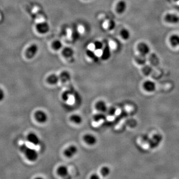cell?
<instances>
[{
	"mask_svg": "<svg viewBox=\"0 0 179 179\" xmlns=\"http://www.w3.org/2000/svg\"><path fill=\"white\" fill-rule=\"evenodd\" d=\"M78 151V149L76 146L71 145L67 147V148L65 149L64 151V154L67 158H72L77 154Z\"/></svg>",
	"mask_w": 179,
	"mask_h": 179,
	"instance_id": "4",
	"label": "cell"
},
{
	"mask_svg": "<svg viewBox=\"0 0 179 179\" xmlns=\"http://www.w3.org/2000/svg\"><path fill=\"white\" fill-rule=\"evenodd\" d=\"M71 122L76 124H79L82 122L83 118L80 115L77 114H72L70 118Z\"/></svg>",
	"mask_w": 179,
	"mask_h": 179,
	"instance_id": "19",
	"label": "cell"
},
{
	"mask_svg": "<svg viewBox=\"0 0 179 179\" xmlns=\"http://www.w3.org/2000/svg\"><path fill=\"white\" fill-rule=\"evenodd\" d=\"M70 96V93L69 91L64 92L61 96L62 99L63 101H65V102L68 101Z\"/></svg>",
	"mask_w": 179,
	"mask_h": 179,
	"instance_id": "26",
	"label": "cell"
},
{
	"mask_svg": "<svg viewBox=\"0 0 179 179\" xmlns=\"http://www.w3.org/2000/svg\"><path fill=\"white\" fill-rule=\"evenodd\" d=\"M111 57V52L110 47L109 44L107 43L103 49V52L102 54L101 58L103 60H108Z\"/></svg>",
	"mask_w": 179,
	"mask_h": 179,
	"instance_id": "11",
	"label": "cell"
},
{
	"mask_svg": "<svg viewBox=\"0 0 179 179\" xmlns=\"http://www.w3.org/2000/svg\"><path fill=\"white\" fill-rule=\"evenodd\" d=\"M60 81L59 76L57 75L52 74L49 75L46 79V81L48 84L51 85H55Z\"/></svg>",
	"mask_w": 179,
	"mask_h": 179,
	"instance_id": "14",
	"label": "cell"
},
{
	"mask_svg": "<svg viewBox=\"0 0 179 179\" xmlns=\"http://www.w3.org/2000/svg\"><path fill=\"white\" fill-rule=\"evenodd\" d=\"M86 54L88 57L92 59L94 62H98L99 60V57L92 50L88 49L86 51Z\"/></svg>",
	"mask_w": 179,
	"mask_h": 179,
	"instance_id": "21",
	"label": "cell"
},
{
	"mask_svg": "<svg viewBox=\"0 0 179 179\" xmlns=\"http://www.w3.org/2000/svg\"><path fill=\"white\" fill-rule=\"evenodd\" d=\"M63 55L66 58H72L74 54V50L70 47H66L62 51Z\"/></svg>",
	"mask_w": 179,
	"mask_h": 179,
	"instance_id": "17",
	"label": "cell"
},
{
	"mask_svg": "<svg viewBox=\"0 0 179 179\" xmlns=\"http://www.w3.org/2000/svg\"><path fill=\"white\" fill-rule=\"evenodd\" d=\"M27 140L29 141V143L32 144L33 145H38L40 143V139L36 134L34 132H31L27 135Z\"/></svg>",
	"mask_w": 179,
	"mask_h": 179,
	"instance_id": "7",
	"label": "cell"
},
{
	"mask_svg": "<svg viewBox=\"0 0 179 179\" xmlns=\"http://www.w3.org/2000/svg\"><path fill=\"white\" fill-rule=\"evenodd\" d=\"M116 27V23L114 21H111L109 23V29L110 30H113Z\"/></svg>",
	"mask_w": 179,
	"mask_h": 179,
	"instance_id": "29",
	"label": "cell"
},
{
	"mask_svg": "<svg viewBox=\"0 0 179 179\" xmlns=\"http://www.w3.org/2000/svg\"><path fill=\"white\" fill-rule=\"evenodd\" d=\"M99 176L97 174H92L91 176L90 177V179H98L100 178Z\"/></svg>",
	"mask_w": 179,
	"mask_h": 179,
	"instance_id": "30",
	"label": "cell"
},
{
	"mask_svg": "<svg viewBox=\"0 0 179 179\" xmlns=\"http://www.w3.org/2000/svg\"><path fill=\"white\" fill-rule=\"evenodd\" d=\"M83 140L86 144L91 146L95 145L97 142V139L96 137L92 134H85L83 137Z\"/></svg>",
	"mask_w": 179,
	"mask_h": 179,
	"instance_id": "9",
	"label": "cell"
},
{
	"mask_svg": "<svg viewBox=\"0 0 179 179\" xmlns=\"http://www.w3.org/2000/svg\"><path fill=\"white\" fill-rule=\"evenodd\" d=\"M107 112L109 115L111 116H112L115 114L116 112V110L114 107H111L110 108L108 109Z\"/></svg>",
	"mask_w": 179,
	"mask_h": 179,
	"instance_id": "27",
	"label": "cell"
},
{
	"mask_svg": "<svg viewBox=\"0 0 179 179\" xmlns=\"http://www.w3.org/2000/svg\"><path fill=\"white\" fill-rule=\"evenodd\" d=\"M144 89L149 93H152L156 90V86L154 82L151 80H147L143 84Z\"/></svg>",
	"mask_w": 179,
	"mask_h": 179,
	"instance_id": "8",
	"label": "cell"
},
{
	"mask_svg": "<svg viewBox=\"0 0 179 179\" xmlns=\"http://www.w3.org/2000/svg\"><path fill=\"white\" fill-rule=\"evenodd\" d=\"M36 29L38 33L40 34H44L48 33L50 30V26L49 24L46 22L43 21L38 23L36 25Z\"/></svg>",
	"mask_w": 179,
	"mask_h": 179,
	"instance_id": "5",
	"label": "cell"
},
{
	"mask_svg": "<svg viewBox=\"0 0 179 179\" xmlns=\"http://www.w3.org/2000/svg\"><path fill=\"white\" fill-rule=\"evenodd\" d=\"M5 96H6L5 92L3 90V89L0 88V102L4 101L5 98Z\"/></svg>",
	"mask_w": 179,
	"mask_h": 179,
	"instance_id": "28",
	"label": "cell"
},
{
	"mask_svg": "<svg viewBox=\"0 0 179 179\" xmlns=\"http://www.w3.org/2000/svg\"><path fill=\"white\" fill-rule=\"evenodd\" d=\"M169 41L170 44L174 47L179 46V35L173 34L170 37Z\"/></svg>",
	"mask_w": 179,
	"mask_h": 179,
	"instance_id": "18",
	"label": "cell"
},
{
	"mask_svg": "<svg viewBox=\"0 0 179 179\" xmlns=\"http://www.w3.org/2000/svg\"><path fill=\"white\" fill-rule=\"evenodd\" d=\"M95 108L98 112L103 113L106 112L108 109L106 103L103 101L97 102L96 104Z\"/></svg>",
	"mask_w": 179,
	"mask_h": 179,
	"instance_id": "13",
	"label": "cell"
},
{
	"mask_svg": "<svg viewBox=\"0 0 179 179\" xmlns=\"http://www.w3.org/2000/svg\"><path fill=\"white\" fill-rule=\"evenodd\" d=\"M94 120L96 122H99L101 120H104L106 118V116L104 114H103V112H100L97 114L94 115L93 117Z\"/></svg>",
	"mask_w": 179,
	"mask_h": 179,
	"instance_id": "22",
	"label": "cell"
},
{
	"mask_svg": "<svg viewBox=\"0 0 179 179\" xmlns=\"http://www.w3.org/2000/svg\"><path fill=\"white\" fill-rule=\"evenodd\" d=\"M137 49L142 55H147L150 51V49L148 44L145 42H140L137 45Z\"/></svg>",
	"mask_w": 179,
	"mask_h": 179,
	"instance_id": "6",
	"label": "cell"
},
{
	"mask_svg": "<svg viewBox=\"0 0 179 179\" xmlns=\"http://www.w3.org/2000/svg\"><path fill=\"white\" fill-rule=\"evenodd\" d=\"M165 21L169 23L175 24L179 22V17L174 13H168L165 17Z\"/></svg>",
	"mask_w": 179,
	"mask_h": 179,
	"instance_id": "10",
	"label": "cell"
},
{
	"mask_svg": "<svg viewBox=\"0 0 179 179\" xmlns=\"http://www.w3.org/2000/svg\"><path fill=\"white\" fill-rule=\"evenodd\" d=\"M20 150L29 161L35 162L37 160L38 153L34 149L30 148L24 144L20 147Z\"/></svg>",
	"mask_w": 179,
	"mask_h": 179,
	"instance_id": "1",
	"label": "cell"
},
{
	"mask_svg": "<svg viewBox=\"0 0 179 179\" xmlns=\"http://www.w3.org/2000/svg\"><path fill=\"white\" fill-rule=\"evenodd\" d=\"M110 173H111L110 169L107 166L103 167L101 169V174L103 177H107L109 176Z\"/></svg>",
	"mask_w": 179,
	"mask_h": 179,
	"instance_id": "23",
	"label": "cell"
},
{
	"mask_svg": "<svg viewBox=\"0 0 179 179\" xmlns=\"http://www.w3.org/2000/svg\"><path fill=\"white\" fill-rule=\"evenodd\" d=\"M60 81L62 83H66L71 80V75L68 71H64L60 73L59 76Z\"/></svg>",
	"mask_w": 179,
	"mask_h": 179,
	"instance_id": "15",
	"label": "cell"
},
{
	"mask_svg": "<svg viewBox=\"0 0 179 179\" xmlns=\"http://www.w3.org/2000/svg\"><path fill=\"white\" fill-rule=\"evenodd\" d=\"M52 46L54 49L57 51V50L61 49V48L62 47V43L59 40H56L53 42Z\"/></svg>",
	"mask_w": 179,
	"mask_h": 179,
	"instance_id": "24",
	"label": "cell"
},
{
	"mask_svg": "<svg viewBox=\"0 0 179 179\" xmlns=\"http://www.w3.org/2000/svg\"><path fill=\"white\" fill-rule=\"evenodd\" d=\"M57 173L60 176L65 177L68 175V169L66 166L61 165L57 168Z\"/></svg>",
	"mask_w": 179,
	"mask_h": 179,
	"instance_id": "16",
	"label": "cell"
},
{
	"mask_svg": "<svg viewBox=\"0 0 179 179\" xmlns=\"http://www.w3.org/2000/svg\"><path fill=\"white\" fill-rule=\"evenodd\" d=\"M127 9V4L125 1L122 0L118 2L116 7V11L118 14L122 15Z\"/></svg>",
	"mask_w": 179,
	"mask_h": 179,
	"instance_id": "12",
	"label": "cell"
},
{
	"mask_svg": "<svg viewBox=\"0 0 179 179\" xmlns=\"http://www.w3.org/2000/svg\"><path fill=\"white\" fill-rule=\"evenodd\" d=\"M94 47L95 48V49L97 50L102 49L104 47L103 43L100 41H96L94 43Z\"/></svg>",
	"mask_w": 179,
	"mask_h": 179,
	"instance_id": "25",
	"label": "cell"
},
{
	"mask_svg": "<svg viewBox=\"0 0 179 179\" xmlns=\"http://www.w3.org/2000/svg\"><path fill=\"white\" fill-rule=\"evenodd\" d=\"M120 36L124 40H127L130 37V33L128 29H123L120 31Z\"/></svg>",
	"mask_w": 179,
	"mask_h": 179,
	"instance_id": "20",
	"label": "cell"
},
{
	"mask_svg": "<svg viewBox=\"0 0 179 179\" xmlns=\"http://www.w3.org/2000/svg\"><path fill=\"white\" fill-rule=\"evenodd\" d=\"M38 51V46L35 44H32L27 48L25 51V56L28 59H32L36 56Z\"/></svg>",
	"mask_w": 179,
	"mask_h": 179,
	"instance_id": "3",
	"label": "cell"
},
{
	"mask_svg": "<svg viewBox=\"0 0 179 179\" xmlns=\"http://www.w3.org/2000/svg\"><path fill=\"white\" fill-rule=\"evenodd\" d=\"M34 118L37 122L40 124H44L48 120V116L44 111L38 110L34 114Z\"/></svg>",
	"mask_w": 179,
	"mask_h": 179,
	"instance_id": "2",
	"label": "cell"
}]
</instances>
